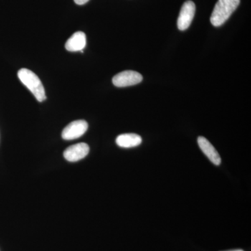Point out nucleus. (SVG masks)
Listing matches in <instances>:
<instances>
[{"instance_id":"nucleus-7","label":"nucleus","mask_w":251,"mask_h":251,"mask_svg":"<svg viewBox=\"0 0 251 251\" xmlns=\"http://www.w3.org/2000/svg\"><path fill=\"white\" fill-rule=\"evenodd\" d=\"M198 143L202 152L214 165L219 166L221 164V156L209 140H206L204 137L201 136L198 138Z\"/></svg>"},{"instance_id":"nucleus-5","label":"nucleus","mask_w":251,"mask_h":251,"mask_svg":"<svg viewBox=\"0 0 251 251\" xmlns=\"http://www.w3.org/2000/svg\"><path fill=\"white\" fill-rule=\"evenodd\" d=\"M196 13V5L192 1H187L183 4L177 20V27L179 30L187 29L191 25Z\"/></svg>"},{"instance_id":"nucleus-6","label":"nucleus","mask_w":251,"mask_h":251,"mask_svg":"<svg viewBox=\"0 0 251 251\" xmlns=\"http://www.w3.org/2000/svg\"><path fill=\"white\" fill-rule=\"evenodd\" d=\"M90 152V148L86 143H78L69 147L64 151V156L68 161L76 162L85 158Z\"/></svg>"},{"instance_id":"nucleus-11","label":"nucleus","mask_w":251,"mask_h":251,"mask_svg":"<svg viewBox=\"0 0 251 251\" xmlns=\"http://www.w3.org/2000/svg\"><path fill=\"white\" fill-rule=\"evenodd\" d=\"M243 251V250H239H239H234V251Z\"/></svg>"},{"instance_id":"nucleus-1","label":"nucleus","mask_w":251,"mask_h":251,"mask_svg":"<svg viewBox=\"0 0 251 251\" xmlns=\"http://www.w3.org/2000/svg\"><path fill=\"white\" fill-rule=\"evenodd\" d=\"M18 76L38 101L42 102L46 100L45 89L39 77L34 72L27 69H21L18 71Z\"/></svg>"},{"instance_id":"nucleus-2","label":"nucleus","mask_w":251,"mask_h":251,"mask_svg":"<svg viewBox=\"0 0 251 251\" xmlns=\"http://www.w3.org/2000/svg\"><path fill=\"white\" fill-rule=\"evenodd\" d=\"M240 0H219L211 14L210 21L214 27H220L237 9Z\"/></svg>"},{"instance_id":"nucleus-9","label":"nucleus","mask_w":251,"mask_h":251,"mask_svg":"<svg viewBox=\"0 0 251 251\" xmlns=\"http://www.w3.org/2000/svg\"><path fill=\"white\" fill-rule=\"evenodd\" d=\"M142 143V138L135 133H125L119 135L116 143L120 148H130L138 146Z\"/></svg>"},{"instance_id":"nucleus-3","label":"nucleus","mask_w":251,"mask_h":251,"mask_svg":"<svg viewBox=\"0 0 251 251\" xmlns=\"http://www.w3.org/2000/svg\"><path fill=\"white\" fill-rule=\"evenodd\" d=\"M143 79V75L138 72L125 71L115 75L112 78V82L117 87H125L139 84Z\"/></svg>"},{"instance_id":"nucleus-4","label":"nucleus","mask_w":251,"mask_h":251,"mask_svg":"<svg viewBox=\"0 0 251 251\" xmlns=\"http://www.w3.org/2000/svg\"><path fill=\"white\" fill-rule=\"evenodd\" d=\"M87 128H88V124L85 120H76V121L71 122L63 130L62 138L66 140L77 139L85 134Z\"/></svg>"},{"instance_id":"nucleus-10","label":"nucleus","mask_w":251,"mask_h":251,"mask_svg":"<svg viewBox=\"0 0 251 251\" xmlns=\"http://www.w3.org/2000/svg\"><path fill=\"white\" fill-rule=\"evenodd\" d=\"M75 4L78 5H83L86 4V3L88 2L89 0H74Z\"/></svg>"},{"instance_id":"nucleus-8","label":"nucleus","mask_w":251,"mask_h":251,"mask_svg":"<svg viewBox=\"0 0 251 251\" xmlns=\"http://www.w3.org/2000/svg\"><path fill=\"white\" fill-rule=\"evenodd\" d=\"M86 35L82 31H77L69 39L65 44L66 49L70 52L82 51L86 46Z\"/></svg>"}]
</instances>
